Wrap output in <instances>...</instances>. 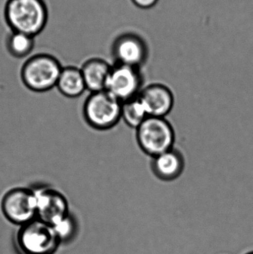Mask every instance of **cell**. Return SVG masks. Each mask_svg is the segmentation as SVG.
Wrapping results in <instances>:
<instances>
[{
  "mask_svg": "<svg viewBox=\"0 0 253 254\" xmlns=\"http://www.w3.org/2000/svg\"><path fill=\"white\" fill-rule=\"evenodd\" d=\"M4 14L6 23L13 32L34 37L44 30L49 19L43 0H8Z\"/></svg>",
  "mask_w": 253,
  "mask_h": 254,
  "instance_id": "obj_1",
  "label": "cell"
},
{
  "mask_svg": "<svg viewBox=\"0 0 253 254\" xmlns=\"http://www.w3.org/2000/svg\"><path fill=\"white\" fill-rule=\"evenodd\" d=\"M62 68L55 57L38 54L25 61L21 69V78L30 90L47 92L56 86Z\"/></svg>",
  "mask_w": 253,
  "mask_h": 254,
  "instance_id": "obj_2",
  "label": "cell"
},
{
  "mask_svg": "<svg viewBox=\"0 0 253 254\" xmlns=\"http://www.w3.org/2000/svg\"><path fill=\"white\" fill-rule=\"evenodd\" d=\"M122 103L106 90L91 92L83 105V117L92 128L111 129L121 121Z\"/></svg>",
  "mask_w": 253,
  "mask_h": 254,
  "instance_id": "obj_3",
  "label": "cell"
},
{
  "mask_svg": "<svg viewBox=\"0 0 253 254\" xmlns=\"http://www.w3.org/2000/svg\"><path fill=\"white\" fill-rule=\"evenodd\" d=\"M141 150L151 158L175 147V128L166 118L148 117L136 128Z\"/></svg>",
  "mask_w": 253,
  "mask_h": 254,
  "instance_id": "obj_4",
  "label": "cell"
},
{
  "mask_svg": "<svg viewBox=\"0 0 253 254\" xmlns=\"http://www.w3.org/2000/svg\"><path fill=\"white\" fill-rule=\"evenodd\" d=\"M16 239L23 254H53L61 243L53 227L37 219L21 226Z\"/></svg>",
  "mask_w": 253,
  "mask_h": 254,
  "instance_id": "obj_5",
  "label": "cell"
},
{
  "mask_svg": "<svg viewBox=\"0 0 253 254\" xmlns=\"http://www.w3.org/2000/svg\"><path fill=\"white\" fill-rule=\"evenodd\" d=\"M1 210L7 220L21 226L37 219V197L34 190H10L3 197Z\"/></svg>",
  "mask_w": 253,
  "mask_h": 254,
  "instance_id": "obj_6",
  "label": "cell"
},
{
  "mask_svg": "<svg viewBox=\"0 0 253 254\" xmlns=\"http://www.w3.org/2000/svg\"><path fill=\"white\" fill-rule=\"evenodd\" d=\"M144 87L141 68L115 64L108 76L105 90L123 103L139 96Z\"/></svg>",
  "mask_w": 253,
  "mask_h": 254,
  "instance_id": "obj_7",
  "label": "cell"
},
{
  "mask_svg": "<svg viewBox=\"0 0 253 254\" xmlns=\"http://www.w3.org/2000/svg\"><path fill=\"white\" fill-rule=\"evenodd\" d=\"M32 189L37 197V219L53 227L69 216L68 201L60 192L47 186Z\"/></svg>",
  "mask_w": 253,
  "mask_h": 254,
  "instance_id": "obj_8",
  "label": "cell"
},
{
  "mask_svg": "<svg viewBox=\"0 0 253 254\" xmlns=\"http://www.w3.org/2000/svg\"><path fill=\"white\" fill-rule=\"evenodd\" d=\"M112 55L117 64L141 68L149 58V47L138 34L126 33L116 38L112 45Z\"/></svg>",
  "mask_w": 253,
  "mask_h": 254,
  "instance_id": "obj_9",
  "label": "cell"
},
{
  "mask_svg": "<svg viewBox=\"0 0 253 254\" xmlns=\"http://www.w3.org/2000/svg\"><path fill=\"white\" fill-rule=\"evenodd\" d=\"M139 98L149 117L166 118L175 105V96L170 88L160 83L144 86Z\"/></svg>",
  "mask_w": 253,
  "mask_h": 254,
  "instance_id": "obj_10",
  "label": "cell"
},
{
  "mask_svg": "<svg viewBox=\"0 0 253 254\" xmlns=\"http://www.w3.org/2000/svg\"><path fill=\"white\" fill-rule=\"evenodd\" d=\"M185 158L175 147L152 157L151 169L156 178L163 182L176 180L184 173Z\"/></svg>",
  "mask_w": 253,
  "mask_h": 254,
  "instance_id": "obj_11",
  "label": "cell"
},
{
  "mask_svg": "<svg viewBox=\"0 0 253 254\" xmlns=\"http://www.w3.org/2000/svg\"><path fill=\"white\" fill-rule=\"evenodd\" d=\"M112 65L101 58H91L80 68L86 89L90 92L105 90Z\"/></svg>",
  "mask_w": 253,
  "mask_h": 254,
  "instance_id": "obj_12",
  "label": "cell"
},
{
  "mask_svg": "<svg viewBox=\"0 0 253 254\" xmlns=\"http://www.w3.org/2000/svg\"><path fill=\"white\" fill-rule=\"evenodd\" d=\"M56 87L64 96L70 98H77L87 90L80 68L74 66L62 68Z\"/></svg>",
  "mask_w": 253,
  "mask_h": 254,
  "instance_id": "obj_13",
  "label": "cell"
},
{
  "mask_svg": "<svg viewBox=\"0 0 253 254\" xmlns=\"http://www.w3.org/2000/svg\"><path fill=\"white\" fill-rule=\"evenodd\" d=\"M149 117L139 97L122 103L121 120L136 129Z\"/></svg>",
  "mask_w": 253,
  "mask_h": 254,
  "instance_id": "obj_14",
  "label": "cell"
},
{
  "mask_svg": "<svg viewBox=\"0 0 253 254\" xmlns=\"http://www.w3.org/2000/svg\"><path fill=\"white\" fill-rule=\"evenodd\" d=\"M35 46L34 37L22 34L13 32L10 34L7 40V51L13 58H21L28 56L32 52Z\"/></svg>",
  "mask_w": 253,
  "mask_h": 254,
  "instance_id": "obj_15",
  "label": "cell"
},
{
  "mask_svg": "<svg viewBox=\"0 0 253 254\" xmlns=\"http://www.w3.org/2000/svg\"><path fill=\"white\" fill-rule=\"evenodd\" d=\"M53 228L61 243L71 240V237L75 234V222L71 215Z\"/></svg>",
  "mask_w": 253,
  "mask_h": 254,
  "instance_id": "obj_16",
  "label": "cell"
},
{
  "mask_svg": "<svg viewBox=\"0 0 253 254\" xmlns=\"http://www.w3.org/2000/svg\"><path fill=\"white\" fill-rule=\"evenodd\" d=\"M159 0H132V3L137 7L142 9H150L154 7Z\"/></svg>",
  "mask_w": 253,
  "mask_h": 254,
  "instance_id": "obj_17",
  "label": "cell"
},
{
  "mask_svg": "<svg viewBox=\"0 0 253 254\" xmlns=\"http://www.w3.org/2000/svg\"><path fill=\"white\" fill-rule=\"evenodd\" d=\"M247 254H253V252H250V253Z\"/></svg>",
  "mask_w": 253,
  "mask_h": 254,
  "instance_id": "obj_18",
  "label": "cell"
}]
</instances>
